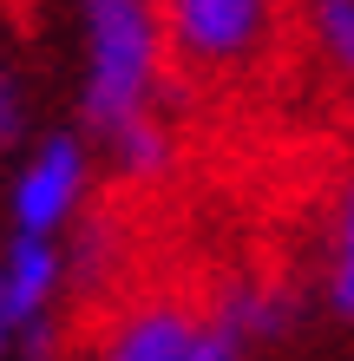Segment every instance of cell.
<instances>
[{
    "label": "cell",
    "mask_w": 354,
    "mask_h": 361,
    "mask_svg": "<svg viewBox=\"0 0 354 361\" xmlns=\"http://www.w3.org/2000/svg\"><path fill=\"white\" fill-rule=\"evenodd\" d=\"M315 39L335 59V73L354 86V0H315Z\"/></svg>",
    "instance_id": "obj_8"
},
{
    "label": "cell",
    "mask_w": 354,
    "mask_h": 361,
    "mask_svg": "<svg viewBox=\"0 0 354 361\" xmlns=\"http://www.w3.org/2000/svg\"><path fill=\"white\" fill-rule=\"evenodd\" d=\"M151 7L164 47L203 73H236L276 39V0H151Z\"/></svg>",
    "instance_id": "obj_2"
},
{
    "label": "cell",
    "mask_w": 354,
    "mask_h": 361,
    "mask_svg": "<svg viewBox=\"0 0 354 361\" xmlns=\"http://www.w3.org/2000/svg\"><path fill=\"white\" fill-rule=\"evenodd\" d=\"M112 164L132 184H151V178H164L171 171V132L151 118V112H138V118H125L118 132H112Z\"/></svg>",
    "instance_id": "obj_6"
},
{
    "label": "cell",
    "mask_w": 354,
    "mask_h": 361,
    "mask_svg": "<svg viewBox=\"0 0 354 361\" xmlns=\"http://www.w3.org/2000/svg\"><path fill=\"white\" fill-rule=\"evenodd\" d=\"M184 361H243V342H236L223 322H210V329H197V335H191Z\"/></svg>",
    "instance_id": "obj_10"
},
{
    "label": "cell",
    "mask_w": 354,
    "mask_h": 361,
    "mask_svg": "<svg viewBox=\"0 0 354 361\" xmlns=\"http://www.w3.org/2000/svg\"><path fill=\"white\" fill-rule=\"evenodd\" d=\"M223 329L236 335V342H249V335H269V329H282V295L276 289H230L223 295V315H217Z\"/></svg>",
    "instance_id": "obj_7"
},
{
    "label": "cell",
    "mask_w": 354,
    "mask_h": 361,
    "mask_svg": "<svg viewBox=\"0 0 354 361\" xmlns=\"http://www.w3.org/2000/svg\"><path fill=\"white\" fill-rule=\"evenodd\" d=\"M164 73V33L151 0H92L86 7V118L118 132L125 118L151 112Z\"/></svg>",
    "instance_id": "obj_1"
},
{
    "label": "cell",
    "mask_w": 354,
    "mask_h": 361,
    "mask_svg": "<svg viewBox=\"0 0 354 361\" xmlns=\"http://www.w3.org/2000/svg\"><path fill=\"white\" fill-rule=\"evenodd\" d=\"M191 335H197V322H191L184 309L151 302V309L125 315V322H118V335L106 342V355H99V361H184Z\"/></svg>",
    "instance_id": "obj_5"
},
{
    "label": "cell",
    "mask_w": 354,
    "mask_h": 361,
    "mask_svg": "<svg viewBox=\"0 0 354 361\" xmlns=\"http://www.w3.org/2000/svg\"><path fill=\"white\" fill-rule=\"evenodd\" d=\"M328 302H335V315H348V322H354V184H348V197H341L335 269H328Z\"/></svg>",
    "instance_id": "obj_9"
},
{
    "label": "cell",
    "mask_w": 354,
    "mask_h": 361,
    "mask_svg": "<svg viewBox=\"0 0 354 361\" xmlns=\"http://www.w3.org/2000/svg\"><path fill=\"white\" fill-rule=\"evenodd\" d=\"M79 190H86V145L72 132H59L13 178V197H7L13 204V237H46L53 243V230L79 210Z\"/></svg>",
    "instance_id": "obj_3"
},
{
    "label": "cell",
    "mask_w": 354,
    "mask_h": 361,
    "mask_svg": "<svg viewBox=\"0 0 354 361\" xmlns=\"http://www.w3.org/2000/svg\"><path fill=\"white\" fill-rule=\"evenodd\" d=\"M59 276H66V263H59V250L46 237H13L7 269H0V322L13 329V342L33 322H46V302H53Z\"/></svg>",
    "instance_id": "obj_4"
}]
</instances>
